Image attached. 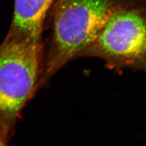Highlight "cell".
I'll return each mask as SVG.
<instances>
[{
    "label": "cell",
    "instance_id": "cell-1",
    "mask_svg": "<svg viewBox=\"0 0 146 146\" xmlns=\"http://www.w3.org/2000/svg\"><path fill=\"white\" fill-rule=\"evenodd\" d=\"M124 0H55L46 22L51 33L43 44L39 87L80 54L97 38Z\"/></svg>",
    "mask_w": 146,
    "mask_h": 146
},
{
    "label": "cell",
    "instance_id": "cell-2",
    "mask_svg": "<svg viewBox=\"0 0 146 146\" xmlns=\"http://www.w3.org/2000/svg\"><path fill=\"white\" fill-rule=\"evenodd\" d=\"M43 43L6 36L0 44V127L11 136L22 109L39 88Z\"/></svg>",
    "mask_w": 146,
    "mask_h": 146
},
{
    "label": "cell",
    "instance_id": "cell-3",
    "mask_svg": "<svg viewBox=\"0 0 146 146\" xmlns=\"http://www.w3.org/2000/svg\"><path fill=\"white\" fill-rule=\"evenodd\" d=\"M80 57L100 58L116 71L146 73V0H124Z\"/></svg>",
    "mask_w": 146,
    "mask_h": 146
},
{
    "label": "cell",
    "instance_id": "cell-4",
    "mask_svg": "<svg viewBox=\"0 0 146 146\" xmlns=\"http://www.w3.org/2000/svg\"><path fill=\"white\" fill-rule=\"evenodd\" d=\"M55 0H14L13 17L6 36L43 42L42 34Z\"/></svg>",
    "mask_w": 146,
    "mask_h": 146
},
{
    "label": "cell",
    "instance_id": "cell-5",
    "mask_svg": "<svg viewBox=\"0 0 146 146\" xmlns=\"http://www.w3.org/2000/svg\"><path fill=\"white\" fill-rule=\"evenodd\" d=\"M11 136L0 127V146H7V143Z\"/></svg>",
    "mask_w": 146,
    "mask_h": 146
}]
</instances>
